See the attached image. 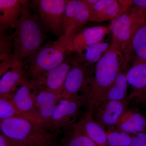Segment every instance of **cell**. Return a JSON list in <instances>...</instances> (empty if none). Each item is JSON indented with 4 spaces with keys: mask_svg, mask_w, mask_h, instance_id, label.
Wrapping results in <instances>:
<instances>
[{
    "mask_svg": "<svg viewBox=\"0 0 146 146\" xmlns=\"http://www.w3.org/2000/svg\"><path fill=\"white\" fill-rule=\"evenodd\" d=\"M131 0H89L86 5L90 12V22L112 20L131 7Z\"/></svg>",
    "mask_w": 146,
    "mask_h": 146,
    "instance_id": "obj_9",
    "label": "cell"
},
{
    "mask_svg": "<svg viewBox=\"0 0 146 146\" xmlns=\"http://www.w3.org/2000/svg\"><path fill=\"white\" fill-rule=\"evenodd\" d=\"M125 60L121 48L112 41L109 48L94 67L91 92L86 105L87 111H94L101 102Z\"/></svg>",
    "mask_w": 146,
    "mask_h": 146,
    "instance_id": "obj_2",
    "label": "cell"
},
{
    "mask_svg": "<svg viewBox=\"0 0 146 146\" xmlns=\"http://www.w3.org/2000/svg\"><path fill=\"white\" fill-rule=\"evenodd\" d=\"M0 146H19L17 143L0 132Z\"/></svg>",
    "mask_w": 146,
    "mask_h": 146,
    "instance_id": "obj_29",
    "label": "cell"
},
{
    "mask_svg": "<svg viewBox=\"0 0 146 146\" xmlns=\"http://www.w3.org/2000/svg\"><path fill=\"white\" fill-rule=\"evenodd\" d=\"M6 32L0 31L1 76L10 69L20 65L17 63L14 56L13 35L7 34Z\"/></svg>",
    "mask_w": 146,
    "mask_h": 146,
    "instance_id": "obj_23",
    "label": "cell"
},
{
    "mask_svg": "<svg viewBox=\"0 0 146 146\" xmlns=\"http://www.w3.org/2000/svg\"><path fill=\"white\" fill-rule=\"evenodd\" d=\"M94 111H87L85 116L74 126L99 146H108L106 131L94 120Z\"/></svg>",
    "mask_w": 146,
    "mask_h": 146,
    "instance_id": "obj_18",
    "label": "cell"
},
{
    "mask_svg": "<svg viewBox=\"0 0 146 146\" xmlns=\"http://www.w3.org/2000/svg\"><path fill=\"white\" fill-rule=\"evenodd\" d=\"M110 32L109 28L102 26L82 29L71 39L72 50L77 53L80 52L88 47L103 41Z\"/></svg>",
    "mask_w": 146,
    "mask_h": 146,
    "instance_id": "obj_16",
    "label": "cell"
},
{
    "mask_svg": "<svg viewBox=\"0 0 146 146\" xmlns=\"http://www.w3.org/2000/svg\"><path fill=\"white\" fill-rule=\"evenodd\" d=\"M131 65V63L125 59L114 83L105 95L102 102L105 100L122 101L128 98L127 73Z\"/></svg>",
    "mask_w": 146,
    "mask_h": 146,
    "instance_id": "obj_22",
    "label": "cell"
},
{
    "mask_svg": "<svg viewBox=\"0 0 146 146\" xmlns=\"http://www.w3.org/2000/svg\"><path fill=\"white\" fill-rule=\"evenodd\" d=\"M73 52L70 41L64 35L48 42L41 47L31 60L27 68V78L38 79L60 65Z\"/></svg>",
    "mask_w": 146,
    "mask_h": 146,
    "instance_id": "obj_4",
    "label": "cell"
},
{
    "mask_svg": "<svg viewBox=\"0 0 146 146\" xmlns=\"http://www.w3.org/2000/svg\"><path fill=\"white\" fill-rule=\"evenodd\" d=\"M89 7L82 0L68 1L65 7L63 35L70 41L73 36L89 22Z\"/></svg>",
    "mask_w": 146,
    "mask_h": 146,
    "instance_id": "obj_10",
    "label": "cell"
},
{
    "mask_svg": "<svg viewBox=\"0 0 146 146\" xmlns=\"http://www.w3.org/2000/svg\"><path fill=\"white\" fill-rule=\"evenodd\" d=\"M146 21V10L131 6L130 8L112 20L110 30L112 42L116 43L124 54L133 36Z\"/></svg>",
    "mask_w": 146,
    "mask_h": 146,
    "instance_id": "obj_5",
    "label": "cell"
},
{
    "mask_svg": "<svg viewBox=\"0 0 146 146\" xmlns=\"http://www.w3.org/2000/svg\"><path fill=\"white\" fill-rule=\"evenodd\" d=\"M132 6L146 10V0H133Z\"/></svg>",
    "mask_w": 146,
    "mask_h": 146,
    "instance_id": "obj_30",
    "label": "cell"
},
{
    "mask_svg": "<svg viewBox=\"0 0 146 146\" xmlns=\"http://www.w3.org/2000/svg\"><path fill=\"white\" fill-rule=\"evenodd\" d=\"M129 101L146 105V63L133 64L127 73Z\"/></svg>",
    "mask_w": 146,
    "mask_h": 146,
    "instance_id": "obj_15",
    "label": "cell"
},
{
    "mask_svg": "<svg viewBox=\"0 0 146 146\" xmlns=\"http://www.w3.org/2000/svg\"><path fill=\"white\" fill-rule=\"evenodd\" d=\"M111 44L102 42L97 43L86 48L77 55L80 62L91 65H95L109 48Z\"/></svg>",
    "mask_w": 146,
    "mask_h": 146,
    "instance_id": "obj_24",
    "label": "cell"
},
{
    "mask_svg": "<svg viewBox=\"0 0 146 146\" xmlns=\"http://www.w3.org/2000/svg\"><path fill=\"white\" fill-rule=\"evenodd\" d=\"M116 127L135 135L146 132V117L136 108H127L120 117Z\"/></svg>",
    "mask_w": 146,
    "mask_h": 146,
    "instance_id": "obj_19",
    "label": "cell"
},
{
    "mask_svg": "<svg viewBox=\"0 0 146 146\" xmlns=\"http://www.w3.org/2000/svg\"><path fill=\"white\" fill-rule=\"evenodd\" d=\"M95 65L80 62L78 58V61L71 68L66 78L62 93L64 98H80L86 100L87 102L91 92Z\"/></svg>",
    "mask_w": 146,
    "mask_h": 146,
    "instance_id": "obj_7",
    "label": "cell"
},
{
    "mask_svg": "<svg viewBox=\"0 0 146 146\" xmlns=\"http://www.w3.org/2000/svg\"><path fill=\"white\" fill-rule=\"evenodd\" d=\"M68 0H33L29 2L39 22L52 33L59 37L64 33L65 7Z\"/></svg>",
    "mask_w": 146,
    "mask_h": 146,
    "instance_id": "obj_6",
    "label": "cell"
},
{
    "mask_svg": "<svg viewBox=\"0 0 146 146\" xmlns=\"http://www.w3.org/2000/svg\"><path fill=\"white\" fill-rule=\"evenodd\" d=\"M59 143L62 146H99L74 125L64 132Z\"/></svg>",
    "mask_w": 146,
    "mask_h": 146,
    "instance_id": "obj_25",
    "label": "cell"
},
{
    "mask_svg": "<svg viewBox=\"0 0 146 146\" xmlns=\"http://www.w3.org/2000/svg\"><path fill=\"white\" fill-rule=\"evenodd\" d=\"M27 78L26 71L21 65L5 73L0 80V98L11 99Z\"/></svg>",
    "mask_w": 146,
    "mask_h": 146,
    "instance_id": "obj_20",
    "label": "cell"
},
{
    "mask_svg": "<svg viewBox=\"0 0 146 146\" xmlns=\"http://www.w3.org/2000/svg\"><path fill=\"white\" fill-rule=\"evenodd\" d=\"M128 98L122 101L105 100L94 110V120L106 131L116 127L123 113L128 108Z\"/></svg>",
    "mask_w": 146,
    "mask_h": 146,
    "instance_id": "obj_11",
    "label": "cell"
},
{
    "mask_svg": "<svg viewBox=\"0 0 146 146\" xmlns=\"http://www.w3.org/2000/svg\"><path fill=\"white\" fill-rule=\"evenodd\" d=\"M106 133L108 146H130L133 136L116 127L107 129Z\"/></svg>",
    "mask_w": 146,
    "mask_h": 146,
    "instance_id": "obj_26",
    "label": "cell"
},
{
    "mask_svg": "<svg viewBox=\"0 0 146 146\" xmlns=\"http://www.w3.org/2000/svg\"><path fill=\"white\" fill-rule=\"evenodd\" d=\"M16 117L29 119L16 108L10 98H0V121Z\"/></svg>",
    "mask_w": 146,
    "mask_h": 146,
    "instance_id": "obj_27",
    "label": "cell"
},
{
    "mask_svg": "<svg viewBox=\"0 0 146 146\" xmlns=\"http://www.w3.org/2000/svg\"><path fill=\"white\" fill-rule=\"evenodd\" d=\"M86 100L80 98H63L58 102L48 123L44 127L47 130L59 134L68 130L77 122L82 107L86 106Z\"/></svg>",
    "mask_w": 146,
    "mask_h": 146,
    "instance_id": "obj_8",
    "label": "cell"
},
{
    "mask_svg": "<svg viewBox=\"0 0 146 146\" xmlns=\"http://www.w3.org/2000/svg\"><path fill=\"white\" fill-rule=\"evenodd\" d=\"M23 10L13 35L14 56L25 68L42 47L44 38L43 27L31 12L27 1H23Z\"/></svg>",
    "mask_w": 146,
    "mask_h": 146,
    "instance_id": "obj_1",
    "label": "cell"
},
{
    "mask_svg": "<svg viewBox=\"0 0 146 146\" xmlns=\"http://www.w3.org/2000/svg\"><path fill=\"white\" fill-rule=\"evenodd\" d=\"M77 61V55L73 52L60 65L35 80L36 84L50 91L62 94L68 73Z\"/></svg>",
    "mask_w": 146,
    "mask_h": 146,
    "instance_id": "obj_14",
    "label": "cell"
},
{
    "mask_svg": "<svg viewBox=\"0 0 146 146\" xmlns=\"http://www.w3.org/2000/svg\"><path fill=\"white\" fill-rule=\"evenodd\" d=\"M1 132L19 146H60L59 134L47 130L38 123L16 117L0 121Z\"/></svg>",
    "mask_w": 146,
    "mask_h": 146,
    "instance_id": "obj_3",
    "label": "cell"
},
{
    "mask_svg": "<svg viewBox=\"0 0 146 146\" xmlns=\"http://www.w3.org/2000/svg\"><path fill=\"white\" fill-rule=\"evenodd\" d=\"M130 146H146V132L133 135Z\"/></svg>",
    "mask_w": 146,
    "mask_h": 146,
    "instance_id": "obj_28",
    "label": "cell"
},
{
    "mask_svg": "<svg viewBox=\"0 0 146 146\" xmlns=\"http://www.w3.org/2000/svg\"><path fill=\"white\" fill-rule=\"evenodd\" d=\"M35 81L34 98L36 113L39 124L44 127L50 119L57 104L64 97L62 93L43 88Z\"/></svg>",
    "mask_w": 146,
    "mask_h": 146,
    "instance_id": "obj_12",
    "label": "cell"
},
{
    "mask_svg": "<svg viewBox=\"0 0 146 146\" xmlns=\"http://www.w3.org/2000/svg\"><path fill=\"white\" fill-rule=\"evenodd\" d=\"M23 0H0V31L15 28L23 10Z\"/></svg>",
    "mask_w": 146,
    "mask_h": 146,
    "instance_id": "obj_17",
    "label": "cell"
},
{
    "mask_svg": "<svg viewBox=\"0 0 146 146\" xmlns=\"http://www.w3.org/2000/svg\"><path fill=\"white\" fill-rule=\"evenodd\" d=\"M124 54L131 65L146 63V21L136 31Z\"/></svg>",
    "mask_w": 146,
    "mask_h": 146,
    "instance_id": "obj_21",
    "label": "cell"
},
{
    "mask_svg": "<svg viewBox=\"0 0 146 146\" xmlns=\"http://www.w3.org/2000/svg\"><path fill=\"white\" fill-rule=\"evenodd\" d=\"M35 88L34 80L27 78L13 94L11 100L20 112L30 120L39 124L35 102Z\"/></svg>",
    "mask_w": 146,
    "mask_h": 146,
    "instance_id": "obj_13",
    "label": "cell"
}]
</instances>
